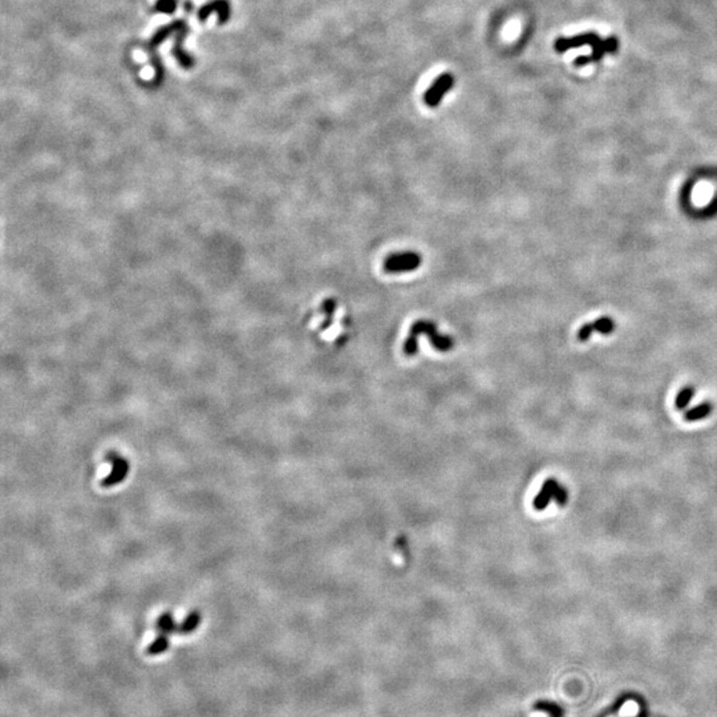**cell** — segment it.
I'll return each mask as SVG.
<instances>
[{"label":"cell","instance_id":"1","mask_svg":"<svg viewBox=\"0 0 717 717\" xmlns=\"http://www.w3.org/2000/svg\"><path fill=\"white\" fill-rule=\"evenodd\" d=\"M420 334H426L428 338L431 340L432 345L438 350L440 352H448L453 348L455 345V341L451 337H446V335H441L437 332V327L432 323V321H426V320H418L416 321L412 328H411V335L407 339L405 344H404V354L407 356H415L418 354V335Z\"/></svg>","mask_w":717,"mask_h":717},{"label":"cell","instance_id":"2","mask_svg":"<svg viewBox=\"0 0 717 717\" xmlns=\"http://www.w3.org/2000/svg\"><path fill=\"white\" fill-rule=\"evenodd\" d=\"M421 262H422V258L418 253L407 251V253L392 254L384 260V271L387 274L413 271V270H418Z\"/></svg>","mask_w":717,"mask_h":717},{"label":"cell","instance_id":"3","mask_svg":"<svg viewBox=\"0 0 717 717\" xmlns=\"http://www.w3.org/2000/svg\"><path fill=\"white\" fill-rule=\"evenodd\" d=\"M105 458L112 462V470L106 477L102 478L100 486L104 489H111L125 481L130 470V464L126 458L122 457L116 452H109Z\"/></svg>","mask_w":717,"mask_h":717},{"label":"cell","instance_id":"4","mask_svg":"<svg viewBox=\"0 0 717 717\" xmlns=\"http://www.w3.org/2000/svg\"><path fill=\"white\" fill-rule=\"evenodd\" d=\"M453 85H455V78L451 72L441 73L424 93V98H422L424 102L429 108H436L441 102V100L444 99V96L453 88Z\"/></svg>","mask_w":717,"mask_h":717},{"label":"cell","instance_id":"5","mask_svg":"<svg viewBox=\"0 0 717 717\" xmlns=\"http://www.w3.org/2000/svg\"><path fill=\"white\" fill-rule=\"evenodd\" d=\"M599 40H600V38L595 32L580 34V35H577L574 38H559L554 43V49L557 51L558 54H563V52H566V51H569L571 48H579V47H583V45L594 47Z\"/></svg>","mask_w":717,"mask_h":717},{"label":"cell","instance_id":"6","mask_svg":"<svg viewBox=\"0 0 717 717\" xmlns=\"http://www.w3.org/2000/svg\"><path fill=\"white\" fill-rule=\"evenodd\" d=\"M218 14L219 24H225L230 18V5L227 0H213L202 5L198 11V19L205 21L210 14Z\"/></svg>","mask_w":717,"mask_h":717},{"label":"cell","instance_id":"7","mask_svg":"<svg viewBox=\"0 0 717 717\" xmlns=\"http://www.w3.org/2000/svg\"><path fill=\"white\" fill-rule=\"evenodd\" d=\"M614 321L611 320V318H599L595 320L594 323H590V324H584L579 334H578V339L580 341H586L587 339L590 338V335L593 332H599V334H603V335H607V334H611L614 331Z\"/></svg>","mask_w":717,"mask_h":717},{"label":"cell","instance_id":"8","mask_svg":"<svg viewBox=\"0 0 717 717\" xmlns=\"http://www.w3.org/2000/svg\"><path fill=\"white\" fill-rule=\"evenodd\" d=\"M560 485L558 483L557 481L554 478H549L545 481V483L542 485L539 493H538L536 498H534V508L537 510H543L547 508V505L550 503V501L554 498H557L558 490H559Z\"/></svg>","mask_w":717,"mask_h":717},{"label":"cell","instance_id":"9","mask_svg":"<svg viewBox=\"0 0 717 717\" xmlns=\"http://www.w3.org/2000/svg\"><path fill=\"white\" fill-rule=\"evenodd\" d=\"M183 28H187V24L185 20H174L172 21L170 24L168 25H163L161 27L159 31L153 35V38L149 41V45H148V49L149 51H155V48H157L159 45H161L165 40L168 39L170 35L173 34H177Z\"/></svg>","mask_w":717,"mask_h":717},{"label":"cell","instance_id":"10","mask_svg":"<svg viewBox=\"0 0 717 717\" xmlns=\"http://www.w3.org/2000/svg\"><path fill=\"white\" fill-rule=\"evenodd\" d=\"M187 34H189V27H187V28H183V30H181L179 32H177L174 45H173V48H172V54H173V56L177 59L179 65H181L182 68H185V69H190V68H193V65H194V59H193L192 56H189V55L185 52V49L182 48V43H183V40H185Z\"/></svg>","mask_w":717,"mask_h":717},{"label":"cell","instance_id":"11","mask_svg":"<svg viewBox=\"0 0 717 717\" xmlns=\"http://www.w3.org/2000/svg\"><path fill=\"white\" fill-rule=\"evenodd\" d=\"M619 48V40L614 36L606 40H599L593 47V61H600L606 54H615Z\"/></svg>","mask_w":717,"mask_h":717},{"label":"cell","instance_id":"12","mask_svg":"<svg viewBox=\"0 0 717 717\" xmlns=\"http://www.w3.org/2000/svg\"><path fill=\"white\" fill-rule=\"evenodd\" d=\"M201 620H202V617H201V613H199L198 610L190 611L186 615V617L182 620V623L179 624L177 634H179V635H189V634L194 633L198 628Z\"/></svg>","mask_w":717,"mask_h":717},{"label":"cell","instance_id":"13","mask_svg":"<svg viewBox=\"0 0 717 717\" xmlns=\"http://www.w3.org/2000/svg\"><path fill=\"white\" fill-rule=\"evenodd\" d=\"M169 646H170V639L169 635H165V634H159L157 637L146 648V654L149 657H159L165 654L168 650H169Z\"/></svg>","mask_w":717,"mask_h":717},{"label":"cell","instance_id":"14","mask_svg":"<svg viewBox=\"0 0 717 717\" xmlns=\"http://www.w3.org/2000/svg\"><path fill=\"white\" fill-rule=\"evenodd\" d=\"M156 626H157L159 634H165V635H169V637L172 634L177 633V630H179V624L176 623L172 613H163L157 619V624Z\"/></svg>","mask_w":717,"mask_h":717},{"label":"cell","instance_id":"15","mask_svg":"<svg viewBox=\"0 0 717 717\" xmlns=\"http://www.w3.org/2000/svg\"><path fill=\"white\" fill-rule=\"evenodd\" d=\"M534 709L546 714L549 717H565L562 707L551 700H538L534 704Z\"/></svg>","mask_w":717,"mask_h":717},{"label":"cell","instance_id":"16","mask_svg":"<svg viewBox=\"0 0 717 717\" xmlns=\"http://www.w3.org/2000/svg\"><path fill=\"white\" fill-rule=\"evenodd\" d=\"M712 411V405L709 402H703L700 405H697L695 408L690 409L687 413H685V420L688 421H697V420H701V418H705Z\"/></svg>","mask_w":717,"mask_h":717},{"label":"cell","instance_id":"17","mask_svg":"<svg viewBox=\"0 0 717 717\" xmlns=\"http://www.w3.org/2000/svg\"><path fill=\"white\" fill-rule=\"evenodd\" d=\"M694 396H695V389L694 388L687 387V388L681 389L679 392V395H677L676 401H675L677 409H684L690 404V401L694 398Z\"/></svg>","mask_w":717,"mask_h":717},{"label":"cell","instance_id":"18","mask_svg":"<svg viewBox=\"0 0 717 717\" xmlns=\"http://www.w3.org/2000/svg\"><path fill=\"white\" fill-rule=\"evenodd\" d=\"M177 10V0H159L155 5V11L165 15H172Z\"/></svg>","mask_w":717,"mask_h":717},{"label":"cell","instance_id":"19","mask_svg":"<svg viewBox=\"0 0 717 717\" xmlns=\"http://www.w3.org/2000/svg\"><path fill=\"white\" fill-rule=\"evenodd\" d=\"M335 308H337V301L334 299H328L324 301L323 311L327 314V323L323 326V328H326L328 326V323L331 324V319H332V314H334Z\"/></svg>","mask_w":717,"mask_h":717},{"label":"cell","instance_id":"20","mask_svg":"<svg viewBox=\"0 0 717 717\" xmlns=\"http://www.w3.org/2000/svg\"><path fill=\"white\" fill-rule=\"evenodd\" d=\"M591 61H593V59L589 58V56H579V58L574 60V64H576V67L580 68V67L589 65V62H591Z\"/></svg>","mask_w":717,"mask_h":717},{"label":"cell","instance_id":"21","mask_svg":"<svg viewBox=\"0 0 717 717\" xmlns=\"http://www.w3.org/2000/svg\"><path fill=\"white\" fill-rule=\"evenodd\" d=\"M183 7H185V11H186V12H190V11L193 10V4H192L190 0H186L185 4H183Z\"/></svg>","mask_w":717,"mask_h":717}]
</instances>
